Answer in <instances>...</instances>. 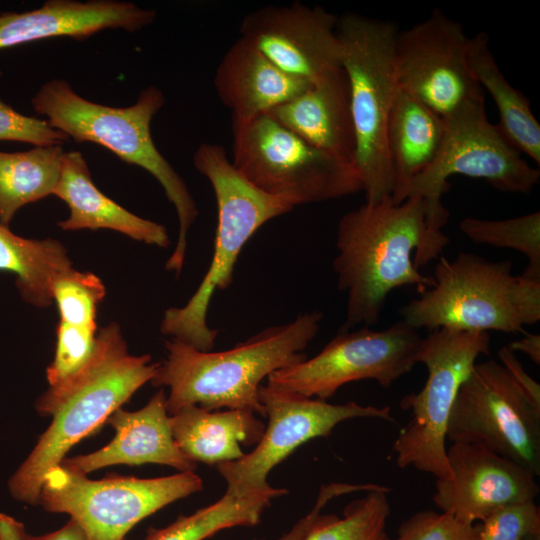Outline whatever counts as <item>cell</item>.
Wrapping results in <instances>:
<instances>
[{
    "label": "cell",
    "instance_id": "cell-1",
    "mask_svg": "<svg viewBox=\"0 0 540 540\" xmlns=\"http://www.w3.org/2000/svg\"><path fill=\"white\" fill-rule=\"evenodd\" d=\"M426 213L420 197L399 204L388 198L365 202L339 220L333 268L339 290L347 294L340 330L378 323L395 288L415 286L422 293L435 284L418 271L445 248L429 234Z\"/></svg>",
    "mask_w": 540,
    "mask_h": 540
},
{
    "label": "cell",
    "instance_id": "cell-2",
    "mask_svg": "<svg viewBox=\"0 0 540 540\" xmlns=\"http://www.w3.org/2000/svg\"><path fill=\"white\" fill-rule=\"evenodd\" d=\"M158 365L150 355L129 353L118 323L101 327L85 366L37 399V412L53 419L10 477L12 498L37 505L45 474L59 465L76 443L99 430L139 388L151 382Z\"/></svg>",
    "mask_w": 540,
    "mask_h": 540
},
{
    "label": "cell",
    "instance_id": "cell-3",
    "mask_svg": "<svg viewBox=\"0 0 540 540\" xmlns=\"http://www.w3.org/2000/svg\"><path fill=\"white\" fill-rule=\"evenodd\" d=\"M322 318L320 311L307 312L223 351L199 350L172 338L165 342L166 359L151 383L169 388V415L196 405L206 410H249L265 417L259 398L262 381L306 358L303 351L317 335Z\"/></svg>",
    "mask_w": 540,
    "mask_h": 540
},
{
    "label": "cell",
    "instance_id": "cell-4",
    "mask_svg": "<svg viewBox=\"0 0 540 540\" xmlns=\"http://www.w3.org/2000/svg\"><path fill=\"white\" fill-rule=\"evenodd\" d=\"M165 103L163 92L149 86L128 107H111L81 97L62 79L46 82L31 99L33 109L46 116L51 127L76 142H93L126 163L149 172L174 206L179 222L176 246L165 264L178 276L183 268L187 235L198 208L186 183L155 146L151 121Z\"/></svg>",
    "mask_w": 540,
    "mask_h": 540
},
{
    "label": "cell",
    "instance_id": "cell-5",
    "mask_svg": "<svg viewBox=\"0 0 540 540\" xmlns=\"http://www.w3.org/2000/svg\"><path fill=\"white\" fill-rule=\"evenodd\" d=\"M512 270L510 260L469 252L440 257L435 284L401 309L403 320L418 330L525 332L540 320V281Z\"/></svg>",
    "mask_w": 540,
    "mask_h": 540
},
{
    "label": "cell",
    "instance_id": "cell-6",
    "mask_svg": "<svg viewBox=\"0 0 540 540\" xmlns=\"http://www.w3.org/2000/svg\"><path fill=\"white\" fill-rule=\"evenodd\" d=\"M193 163L210 182L216 198L214 252L208 271L187 303L165 310L160 331L199 350L210 351L218 336V330L207 323L212 296L231 285L235 263L250 237L266 222L293 207L248 182L218 144L199 145Z\"/></svg>",
    "mask_w": 540,
    "mask_h": 540
},
{
    "label": "cell",
    "instance_id": "cell-7",
    "mask_svg": "<svg viewBox=\"0 0 540 540\" xmlns=\"http://www.w3.org/2000/svg\"><path fill=\"white\" fill-rule=\"evenodd\" d=\"M341 67L346 74L355 129V165L365 199L391 198L394 179L386 146L387 119L397 89L393 22L350 13L338 18Z\"/></svg>",
    "mask_w": 540,
    "mask_h": 540
},
{
    "label": "cell",
    "instance_id": "cell-8",
    "mask_svg": "<svg viewBox=\"0 0 540 540\" xmlns=\"http://www.w3.org/2000/svg\"><path fill=\"white\" fill-rule=\"evenodd\" d=\"M445 122L446 133L437 157L391 200L399 204L409 197L422 198L429 234L447 246L450 239L442 228L449 212L442 196L450 189L449 177L463 175L483 180L501 192L529 194L539 182L540 170L529 165L489 121L484 99L464 106Z\"/></svg>",
    "mask_w": 540,
    "mask_h": 540
},
{
    "label": "cell",
    "instance_id": "cell-9",
    "mask_svg": "<svg viewBox=\"0 0 540 540\" xmlns=\"http://www.w3.org/2000/svg\"><path fill=\"white\" fill-rule=\"evenodd\" d=\"M231 163L259 190L298 205L363 191L358 169L307 143L268 114L232 119Z\"/></svg>",
    "mask_w": 540,
    "mask_h": 540
},
{
    "label": "cell",
    "instance_id": "cell-10",
    "mask_svg": "<svg viewBox=\"0 0 540 540\" xmlns=\"http://www.w3.org/2000/svg\"><path fill=\"white\" fill-rule=\"evenodd\" d=\"M488 332L439 328L421 339L416 356L428 370L424 387L405 395L399 405L412 412L392 449L400 468L413 467L436 479L451 477L446 432L452 407L462 383L480 355L490 353Z\"/></svg>",
    "mask_w": 540,
    "mask_h": 540
},
{
    "label": "cell",
    "instance_id": "cell-11",
    "mask_svg": "<svg viewBox=\"0 0 540 540\" xmlns=\"http://www.w3.org/2000/svg\"><path fill=\"white\" fill-rule=\"evenodd\" d=\"M202 488V479L194 471L93 480L59 464L45 474L38 504L46 511L69 515L87 540H125L144 518Z\"/></svg>",
    "mask_w": 540,
    "mask_h": 540
},
{
    "label": "cell",
    "instance_id": "cell-12",
    "mask_svg": "<svg viewBox=\"0 0 540 540\" xmlns=\"http://www.w3.org/2000/svg\"><path fill=\"white\" fill-rule=\"evenodd\" d=\"M421 339L403 319L383 330H339L314 357L270 374L267 385L326 401L354 381L371 379L388 388L417 364Z\"/></svg>",
    "mask_w": 540,
    "mask_h": 540
},
{
    "label": "cell",
    "instance_id": "cell-13",
    "mask_svg": "<svg viewBox=\"0 0 540 540\" xmlns=\"http://www.w3.org/2000/svg\"><path fill=\"white\" fill-rule=\"evenodd\" d=\"M446 441L482 445L540 474V410L494 360L476 363L460 386Z\"/></svg>",
    "mask_w": 540,
    "mask_h": 540
},
{
    "label": "cell",
    "instance_id": "cell-14",
    "mask_svg": "<svg viewBox=\"0 0 540 540\" xmlns=\"http://www.w3.org/2000/svg\"><path fill=\"white\" fill-rule=\"evenodd\" d=\"M259 398L268 417L260 441L242 458L216 465L230 493L245 494L270 488L267 477L275 466L304 443L328 436L343 421L354 418L393 421L389 406L361 405L353 401L331 404L268 385H261Z\"/></svg>",
    "mask_w": 540,
    "mask_h": 540
},
{
    "label": "cell",
    "instance_id": "cell-15",
    "mask_svg": "<svg viewBox=\"0 0 540 540\" xmlns=\"http://www.w3.org/2000/svg\"><path fill=\"white\" fill-rule=\"evenodd\" d=\"M470 37L440 9L398 31L394 46L397 86L442 118L484 99L468 63Z\"/></svg>",
    "mask_w": 540,
    "mask_h": 540
},
{
    "label": "cell",
    "instance_id": "cell-16",
    "mask_svg": "<svg viewBox=\"0 0 540 540\" xmlns=\"http://www.w3.org/2000/svg\"><path fill=\"white\" fill-rule=\"evenodd\" d=\"M337 24L338 17L324 8L293 2L248 13L240 35L282 72L312 84L341 68Z\"/></svg>",
    "mask_w": 540,
    "mask_h": 540
},
{
    "label": "cell",
    "instance_id": "cell-17",
    "mask_svg": "<svg viewBox=\"0 0 540 540\" xmlns=\"http://www.w3.org/2000/svg\"><path fill=\"white\" fill-rule=\"evenodd\" d=\"M446 454L451 477L437 479L432 500L461 521L482 522L501 507L535 501L539 494L533 472L482 445L451 443Z\"/></svg>",
    "mask_w": 540,
    "mask_h": 540
},
{
    "label": "cell",
    "instance_id": "cell-18",
    "mask_svg": "<svg viewBox=\"0 0 540 540\" xmlns=\"http://www.w3.org/2000/svg\"><path fill=\"white\" fill-rule=\"evenodd\" d=\"M156 15L132 2L49 0L38 9L0 13V50L55 37L83 40L106 29L134 32Z\"/></svg>",
    "mask_w": 540,
    "mask_h": 540
},
{
    "label": "cell",
    "instance_id": "cell-19",
    "mask_svg": "<svg viewBox=\"0 0 540 540\" xmlns=\"http://www.w3.org/2000/svg\"><path fill=\"white\" fill-rule=\"evenodd\" d=\"M166 399L161 389L137 411L117 409L106 421L115 430L107 445L89 454L66 457L60 464L82 475L112 465L149 463L179 472L195 471L197 464L182 453L173 438Z\"/></svg>",
    "mask_w": 540,
    "mask_h": 540
},
{
    "label": "cell",
    "instance_id": "cell-20",
    "mask_svg": "<svg viewBox=\"0 0 540 540\" xmlns=\"http://www.w3.org/2000/svg\"><path fill=\"white\" fill-rule=\"evenodd\" d=\"M265 114L315 148L355 165V129L342 67Z\"/></svg>",
    "mask_w": 540,
    "mask_h": 540
},
{
    "label": "cell",
    "instance_id": "cell-21",
    "mask_svg": "<svg viewBox=\"0 0 540 540\" xmlns=\"http://www.w3.org/2000/svg\"><path fill=\"white\" fill-rule=\"evenodd\" d=\"M309 85L276 67L249 40L239 37L217 66L214 87L232 119L246 121L267 113Z\"/></svg>",
    "mask_w": 540,
    "mask_h": 540
},
{
    "label": "cell",
    "instance_id": "cell-22",
    "mask_svg": "<svg viewBox=\"0 0 540 540\" xmlns=\"http://www.w3.org/2000/svg\"><path fill=\"white\" fill-rule=\"evenodd\" d=\"M54 195L69 209L68 218L57 223L64 231L108 229L147 245L170 244L165 226L130 212L98 189L79 151L64 152Z\"/></svg>",
    "mask_w": 540,
    "mask_h": 540
},
{
    "label": "cell",
    "instance_id": "cell-23",
    "mask_svg": "<svg viewBox=\"0 0 540 540\" xmlns=\"http://www.w3.org/2000/svg\"><path fill=\"white\" fill-rule=\"evenodd\" d=\"M173 438L182 453L197 464L234 461L245 453L242 446L256 445L265 430L252 411L206 410L192 405L170 415Z\"/></svg>",
    "mask_w": 540,
    "mask_h": 540
},
{
    "label": "cell",
    "instance_id": "cell-24",
    "mask_svg": "<svg viewBox=\"0 0 540 540\" xmlns=\"http://www.w3.org/2000/svg\"><path fill=\"white\" fill-rule=\"evenodd\" d=\"M445 133L444 118L397 86L386 126L387 153L394 179L392 195L434 161Z\"/></svg>",
    "mask_w": 540,
    "mask_h": 540
},
{
    "label": "cell",
    "instance_id": "cell-25",
    "mask_svg": "<svg viewBox=\"0 0 540 540\" xmlns=\"http://www.w3.org/2000/svg\"><path fill=\"white\" fill-rule=\"evenodd\" d=\"M468 63L471 72L492 97L499 113L496 124L505 139L520 153L540 164V124L529 99L506 79L490 49L489 37L480 32L470 37Z\"/></svg>",
    "mask_w": 540,
    "mask_h": 540
},
{
    "label": "cell",
    "instance_id": "cell-26",
    "mask_svg": "<svg viewBox=\"0 0 540 540\" xmlns=\"http://www.w3.org/2000/svg\"><path fill=\"white\" fill-rule=\"evenodd\" d=\"M72 267L65 246L53 238H25L0 224V271L15 276V286L26 303L47 308L52 288Z\"/></svg>",
    "mask_w": 540,
    "mask_h": 540
},
{
    "label": "cell",
    "instance_id": "cell-27",
    "mask_svg": "<svg viewBox=\"0 0 540 540\" xmlns=\"http://www.w3.org/2000/svg\"><path fill=\"white\" fill-rule=\"evenodd\" d=\"M63 154L61 144L0 151V224L9 227L22 207L54 195Z\"/></svg>",
    "mask_w": 540,
    "mask_h": 540
},
{
    "label": "cell",
    "instance_id": "cell-28",
    "mask_svg": "<svg viewBox=\"0 0 540 540\" xmlns=\"http://www.w3.org/2000/svg\"><path fill=\"white\" fill-rule=\"evenodd\" d=\"M287 493L272 486L245 494L226 491L218 501L164 528H149L144 540H205L224 529L255 526L271 501Z\"/></svg>",
    "mask_w": 540,
    "mask_h": 540
},
{
    "label": "cell",
    "instance_id": "cell-29",
    "mask_svg": "<svg viewBox=\"0 0 540 540\" xmlns=\"http://www.w3.org/2000/svg\"><path fill=\"white\" fill-rule=\"evenodd\" d=\"M389 487L365 492L349 502L343 516L322 514L302 540H393L387 532Z\"/></svg>",
    "mask_w": 540,
    "mask_h": 540
},
{
    "label": "cell",
    "instance_id": "cell-30",
    "mask_svg": "<svg viewBox=\"0 0 540 540\" xmlns=\"http://www.w3.org/2000/svg\"><path fill=\"white\" fill-rule=\"evenodd\" d=\"M459 229L474 243L509 248L524 254L528 264L522 275L540 281L539 211L501 220L466 217L460 221Z\"/></svg>",
    "mask_w": 540,
    "mask_h": 540
},
{
    "label": "cell",
    "instance_id": "cell-31",
    "mask_svg": "<svg viewBox=\"0 0 540 540\" xmlns=\"http://www.w3.org/2000/svg\"><path fill=\"white\" fill-rule=\"evenodd\" d=\"M105 294L106 288L100 277L90 271L71 268L56 279L52 288L58 324L97 329V309Z\"/></svg>",
    "mask_w": 540,
    "mask_h": 540
},
{
    "label": "cell",
    "instance_id": "cell-32",
    "mask_svg": "<svg viewBox=\"0 0 540 540\" xmlns=\"http://www.w3.org/2000/svg\"><path fill=\"white\" fill-rule=\"evenodd\" d=\"M478 540H540V509L535 501L510 504L487 516Z\"/></svg>",
    "mask_w": 540,
    "mask_h": 540
},
{
    "label": "cell",
    "instance_id": "cell-33",
    "mask_svg": "<svg viewBox=\"0 0 540 540\" xmlns=\"http://www.w3.org/2000/svg\"><path fill=\"white\" fill-rule=\"evenodd\" d=\"M480 524L467 523L446 512L424 510L405 519L393 540H478Z\"/></svg>",
    "mask_w": 540,
    "mask_h": 540
},
{
    "label": "cell",
    "instance_id": "cell-34",
    "mask_svg": "<svg viewBox=\"0 0 540 540\" xmlns=\"http://www.w3.org/2000/svg\"><path fill=\"white\" fill-rule=\"evenodd\" d=\"M69 138L47 120L19 113L0 98V141H17L35 146L58 145Z\"/></svg>",
    "mask_w": 540,
    "mask_h": 540
},
{
    "label": "cell",
    "instance_id": "cell-35",
    "mask_svg": "<svg viewBox=\"0 0 540 540\" xmlns=\"http://www.w3.org/2000/svg\"><path fill=\"white\" fill-rule=\"evenodd\" d=\"M370 484L330 483L320 488L312 510L301 518L287 533L276 540H302L321 517L322 509L334 498L354 492L370 490Z\"/></svg>",
    "mask_w": 540,
    "mask_h": 540
},
{
    "label": "cell",
    "instance_id": "cell-36",
    "mask_svg": "<svg viewBox=\"0 0 540 540\" xmlns=\"http://www.w3.org/2000/svg\"><path fill=\"white\" fill-rule=\"evenodd\" d=\"M498 356L501 364L510 374L514 382L520 387L532 405L540 410V386L525 371L515 353L507 346H504L498 351Z\"/></svg>",
    "mask_w": 540,
    "mask_h": 540
},
{
    "label": "cell",
    "instance_id": "cell-37",
    "mask_svg": "<svg viewBox=\"0 0 540 540\" xmlns=\"http://www.w3.org/2000/svg\"><path fill=\"white\" fill-rule=\"evenodd\" d=\"M0 540H32L25 526L14 517L0 512Z\"/></svg>",
    "mask_w": 540,
    "mask_h": 540
},
{
    "label": "cell",
    "instance_id": "cell-38",
    "mask_svg": "<svg viewBox=\"0 0 540 540\" xmlns=\"http://www.w3.org/2000/svg\"><path fill=\"white\" fill-rule=\"evenodd\" d=\"M507 347L512 352H522L526 354L534 363L540 364V335L524 333V336L510 342Z\"/></svg>",
    "mask_w": 540,
    "mask_h": 540
},
{
    "label": "cell",
    "instance_id": "cell-39",
    "mask_svg": "<svg viewBox=\"0 0 540 540\" xmlns=\"http://www.w3.org/2000/svg\"><path fill=\"white\" fill-rule=\"evenodd\" d=\"M32 540H87L82 528L73 519H70L58 530L40 536H33Z\"/></svg>",
    "mask_w": 540,
    "mask_h": 540
}]
</instances>
